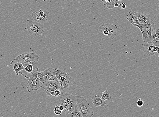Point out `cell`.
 Returning a JSON list of instances; mask_svg holds the SVG:
<instances>
[{
  "mask_svg": "<svg viewBox=\"0 0 159 117\" xmlns=\"http://www.w3.org/2000/svg\"><path fill=\"white\" fill-rule=\"evenodd\" d=\"M117 27L110 23H103L98 28L99 37L106 40H110L117 35Z\"/></svg>",
  "mask_w": 159,
  "mask_h": 117,
  "instance_id": "6da1fadb",
  "label": "cell"
},
{
  "mask_svg": "<svg viewBox=\"0 0 159 117\" xmlns=\"http://www.w3.org/2000/svg\"><path fill=\"white\" fill-rule=\"evenodd\" d=\"M76 101L77 107L82 117H92L94 115L93 109L84 97L74 95Z\"/></svg>",
  "mask_w": 159,
  "mask_h": 117,
  "instance_id": "7a4b0ae2",
  "label": "cell"
},
{
  "mask_svg": "<svg viewBox=\"0 0 159 117\" xmlns=\"http://www.w3.org/2000/svg\"><path fill=\"white\" fill-rule=\"evenodd\" d=\"M15 58L18 62L22 64L24 67L30 64L36 65L39 60L38 55L33 52L23 53L18 55Z\"/></svg>",
  "mask_w": 159,
  "mask_h": 117,
  "instance_id": "3957f363",
  "label": "cell"
},
{
  "mask_svg": "<svg viewBox=\"0 0 159 117\" xmlns=\"http://www.w3.org/2000/svg\"><path fill=\"white\" fill-rule=\"evenodd\" d=\"M25 29L28 31L30 34L35 36L41 35L46 30V27L41 23L29 20L27 21Z\"/></svg>",
  "mask_w": 159,
  "mask_h": 117,
  "instance_id": "277c9868",
  "label": "cell"
},
{
  "mask_svg": "<svg viewBox=\"0 0 159 117\" xmlns=\"http://www.w3.org/2000/svg\"><path fill=\"white\" fill-rule=\"evenodd\" d=\"M42 87L44 89L45 93L48 96H50L52 91L60 89V84L59 81H47L42 83Z\"/></svg>",
  "mask_w": 159,
  "mask_h": 117,
  "instance_id": "5b68a950",
  "label": "cell"
},
{
  "mask_svg": "<svg viewBox=\"0 0 159 117\" xmlns=\"http://www.w3.org/2000/svg\"><path fill=\"white\" fill-rule=\"evenodd\" d=\"M55 74L59 82H70L74 79L67 71L61 67L58 69H55Z\"/></svg>",
  "mask_w": 159,
  "mask_h": 117,
  "instance_id": "8992f818",
  "label": "cell"
},
{
  "mask_svg": "<svg viewBox=\"0 0 159 117\" xmlns=\"http://www.w3.org/2000/svg\"><path fill=\"white\" fill-rule=\"evenodd\" d=\"M49 13L45 10H40L39 11H34L32 14L33 19L37 22L43 23L49 19Z\"/></svg>",
  "mask_w": 159,
  "mask_h": 117,
  "instance_id": "52a82bcc",
  "label": "cell"
},
{
  "mask_svg": "<svg viewBox=\"0 0 159 117\" xmlns=\"http://www.w3.org/2000/svg\"><path fill=\"white\" fill-rule=\"evenodd\" d=\"M42 83L31 76L27 83V91L29 93L33 91L38 90L42 87Z\"/></svg>",
  "mask_w": 159,
  "mask_h": 117,
  "instance_id": "ba28073f",
  "label": "cell"
},
{
  "mask_svg": "<svg viewBox=\"0 0 159 117\" xmlns=\"http://www.w3.org/2000/svg\"><path fill=\"white\" fill-rule=\"evenodd\" d=\"M42 72L43 75V82L47 81H58L55 74V69L50 67Z\"/></svg>",
  "mask_w": 159,
  "mask_h": 117,
  "instance_id": "9c48e42d",
  "label": "cell"
},
{
  "mask_svg": "<svg viewBox=\"0 0 159 117\" xmlns=\"http://www.w3.org/2000/svg\"><path fill=\"white\" fill-rule=\"evenodd\" d=\"M135 27H138L141 30L143 36L142 39L144 43L151 42V38L149 36L146 28L145 23L140 24H132Z\"/></svg>",
  "mask_w": 159,
  "mask_h": 117,
  "instance_id": "30bf717a",
  "label": "cell"
},
{
  "mask_svg": "<svg viewBox=\"0 0 159 117\" xmlns=\"http://www.w3.org/2000/svg\"><path fill=\"white\" fill-rule=\"evenodd\" d=\"M137 17L140 24L145 23L146 21L151 19L150 15L145 13H138L135 11H131Z\"/></svg>",
  "mask_w": 159,
  "mask_h": 117,
  "instance_id": "8fae6325",
  "label": "cell"
},
{
  "mask_svg": "<svg viewBox=\"0 0 159 117\" xmlns=\"http://www.w3.org/2000/svg\"><path fill=\"white\" fill-rule=\"evenodd\" d=\"M76 106V101L73 95V97L70 98L64 107L63 111L65 114L70 113L74 109Z\"/></svg>",
  "mask_w": 159,
  "mask_h": 117,
  "instance_id": "7c38bea8",
  "label": "cell"
},
{
  "mask_svg": "<svg viewBox=\"0 0 159 117\" xmlns=\"http://www.w3.org/2000/svg\"><path fill=\"white\" fill-rule=\"evenodd\" d=\"M155 46L152 42L144 43L143 44V50L146 54L149 56L155 55L154 48Z\"/></svg>",
  "mask_w": 159,
  "mask_h": 117,
  "instance_id": "4fadbf2b",
  "label": "cell"
},
{
  "mask_svg": "<svg viewBox=\"0 0 159 117\" xmlns=\"http://www.w3.org/2000/svg\"><path fill=\"white\" fill-rule=\"evenodd\" d=\"M34 66L32 64H29L26 67H24L23 69L20 72L22 76L26 78H28L32 76V74Z\"/></svg>",
  "mask_w": 159,
  "mask_h": 117,
  "instance_id": "5bb4252c",
  "label": "cell"
},
{
  "mask_svg": "<svg viewBox=\"0 0 159 117\" xmlns=\"http://www.w3.org/2000/svg\"><path fill=\"white\" fill-rule=\"evenodd\" d=\"M92 103L95 107L103 106L105 108H107L108 107L107 104L105 101L103 100L101 98L97 95H96L92 98Z\"/></svg>",
  "mask_w": 159,
  "mask_h": 117,
  "instance_id": "9a60e30c",
  "label": "cell"
},
{
  "mask_svg": "<svg viewBox=\"0 0 159 117\" xmlns=\"http://www.w3.org/2000/svg\"><path fill=\"white\" fill-rule=\"evenodd\" d=\"M10 64V65L13 67V69L16 75L17 76L19 75L20 72L22 70L24 67L23 64L18 62L15 58L11 61Z\"/></svg>",
  "mask_w": 159,
  "mask_h": 117,
  "instance_id": "2e32d148",
  "label": "cell"
},
{
  "mask_svg": "<svg viewBox=\"0 0 159 117\" xmlns=\"http://www.w3.org/2000/svg\"><path fill=\"white\" fill-rule=\"evenodd\" d=\"M60 88L59 90L61 92V95L67 93L68 89L71 87L76 84L74 80L70 82H60Z\"/></svg>",
  "mask_w": 159,
  "mask_h": 117,
  "instance_id": "e0dca14e",
  "label": "cell"
},
{
  "mask_svg": "<svg viewBox=\"0 0 159 117\" xmlns=\"http://www.w3.org/2000/svg\"><path fill=\"white\" fill-rule=\"evenodd\" d=\"M73 96V95L67 93L62 94L60 95V98H59V102L61 105L65 107L68 102L69 101Z\"/></svg>",
  "mask_w": 159,
  "mask_h": 117,
  "instance_id": "ac0fdd59",
  "label": "cell"
},
{
  "mask_svg": "<svg viewBox=\"0 0 159 117\" xmlns=\"http://www.w3.org/2000/svg\"><path fill=\"white\" fill-rule=\"evenodd\" d=\"M145 24L146 30L149 36L151 38L152 33L154 30L155 24L153 20L151 19L146 21Z\"/></svg>",
  "mask_w": 159,
  "mask_h": 117,
  "instance_id": "d6986e66",
  "label": "cell"
},
{
  "mask_svg": "<svg viewBox=\"0 0 159 117\" xmlns=\"http://www.w3.org/2000/svg\"><path fill=\"white\" fill-rule=\"evenodd\" d=\"M32 76L34 77L42 83L43 82V75L42 72H40L38 67H35L34 68Z\"/></svg>",
  "mask_w": 159,
  "mask_h": 117,
  "instance_id": "ffe728a7",
  "label": "cell"
},
{
  "mask_svg": "<svg viewBox=\"0 0 159 117\" xmlns=\"http://www.w3.org/2000/svg\"><path fill=\"white\" fill-rule=\"evenodd\" d=\"M127 19L131 24H140L137 17L132 13L131 11L129 12L127 14Z\"/></svg>",
  "mask_w": 159,
  "mask_h": 117,
  "instance_id": "44dd1931",
  "label": "cell"
},
{
  "mask_svg": "<svg viewBox=\"0 0 159 117\" xmlns=\"http://www.w3.org/2000/svg\"><path fill=\"white\" fill-rule=\"evenodd\" d=\"M66 116L67 117H82L81 112L77 108V106L70 113L67 114Z\"/></svg>",
  "mask_w": 159,
  "mask_h": 117,
  "instance_id": "7402d4cb",
  "label": "cell"
},
{
  "mask_svg": "<svg viewBox=\"0 0 159 117\" xmlns=\"http://www.w3.org/2000/svg\"><path fill=\"white\" fill-rule=\"evenodd\" d=\"M104 4L107 6L109 9H112L114 7L115 2L112 0H101Z\"/></svg>",
  "mask_w": 159,
  "mask_h": 117,
  "instance_id": "603a6c76",
  "label": "cell"
},
{
  "mask_svg": "<svg viewBox=\"0 0 159 117\" xmlns=\"http://www.w3.org/2000/svg\"><path fill=\"white\" fill-rule=\"evenodd\" d=\"M101 98L104 101L107 100H110L111 97L110 92L107 90H105L102 93Z\"/></svg>",
  "mask_w": 159,
  "mask_h": 117,
  "instance_id": "cb8c5ba5",
  "label": "cell"
},
{
  "mask_svg": "<svg viewBox=\"0 0 159 117\" xmlns=\"http://www.w3.org/2000/svg\"><path fill=\"white\" fill-rule=\"evenodd\" d=\"M151 41L155 46L159 47V38L151 36Z\"/></svg>",
  "mask_w": 159,
  "mask_h": 117,
  "instance_id": "d4e9b609",
  "label": "cell"
},
{
  "mask_svg": "<svg viewBox=\"0 0 159 117\" xmlns=\"http://www.w3.org/2000/svg\"><path fill=\"white\" fill-rule=\"evenodd\" d=\"M55 115H61L62 111L59 109V106H57L55 107L54 110Z\"/></svg>",
  "mask_w": 159,
  "mask_h": 117,
  "instance_id": "484cf974",
  "label": "cell"
},
{
  "mask_svg": "<svg viewBox=\"0 0 159 117\" xmlns=\"http://www.w3.org/2000/svg\"><path fill=\"white\" fill-rule=\"evenodd\" d=\"M144 101L141 99V98H139V99L137 102L136 105L139 107H141L144 105Z\"/></svg>",
  "mask_w": 159,
  "mask_h": 117,
  "instance_id": "4316f807",
  "label": "cell"
},
{
  "mask_svg": "<svg viewBox=\"0 0 159 117\" xmlns=\"http://www.w3.org/2000/svg\"><path fill=\"white\" fill-rule=\"evenodd\" d=\"M151 36H153L159 38V28H157L154 30Z\"/></svg>",
  "mask_w": 159,
  "mask_h": 117,
  "instance_id": "83f0119b",
  "label": "cell"
},
{
  "mask_svg": "<svg viewBox=\"0 0 159 117\" xmlns=\"http://www.w3.org/2000/svg\"><path fill=\"white\" fill-rule=\"evenodd\" d=\"M54 97H60L61 95V92L59 89H57L54 91Z\"/></svg>",
  "mask_w": 159,
  "mask_h": 117,
  "instance_id": "f1b7e54d",
  "label": "cell"
},
{
  "mask_svg": "<svg viewBox=\"0 0 159 117\" xmlns=\"http://www.w3.org/2000/svg\"><path fill=\"white\" fill-rule=\"evenodd\" d=\"M119 7L121 9H125L126 8V3H121L119 5Z\"/></svg>",
  "mask_w": 159,
  "mask_h": 117,
  "instance_id": "f546056e",
  "label": "cell"
},
{
  "mask_svg": "<svg viewBox=\"0 0 159 117\" xmlns=\"http://www.w3.org/2000/svg\"><path fill=\"white\" fill-rule=\"evenodd\" d=\"M155 52H157L158 54V57H159V47L155 46L154 48Z\"/></svg>",
  "mask_w": 159,
  "mask_h": 117,
  "instance_id": "4dcf8cb0",
  "label": "cell"
},
{
  "mask_svg": "<svg viewBox=\"0 0 159 117\" xmlns=\"http://www.w3.org/2000/svg\"><path fill=\"white\" fill-rule=\"evenodd\" d=\"M59 109L62 111H63L64 109V107L62 105H61L60 106H59Z\"/></svg>",
  "mask_w": 159,
  "mask_h": 117,
  "instance_id": "1f68e13d",
  "label": "cell"
},
{
  "mask_svg": "<svg viewBox=\"0 0 159 117\" xmlns=\"http://www.w3.org/2000/svg\"><path fill=\"white\" fill-rule=\"evenodd\" d=\"M55 93L54 91H52L51 92L50 94V97H54Z\"/></svg>",
  "mask_w": 159,
  "mask_h": 117,
  "instance_id": "d6a6232c",
  "label": "cell"
},
{
  "mask_svg": "<svg viewBox=\"0 0 159 117\" xmlns=\"http://www.w3.org/2000/svg\"><path fill=\"white\" fill-rule=\"evenodd\" d=\"M119 4L117 2L115 3L114 4V7H117L119 6Z\"/></svg>",
  "mask_w": 159,
  "mask_h": 117,
  "instance_id": "836d02e7",
  "label": "cell"
},
{
  "mask_svg": "<svg viewBox=\"0 0 159 117\" xmlns=\"http://www.w3.org/2000/svg\"><path fill=\"white\" fill-rule=\"evenodd\" d=\"M121 1V0H116V2H120V1Z\"/></svg>",
  "mask_w": 159,
  "mask_h": 117,
  "instance_id": "e575fe53",
  "label": "cell"
},
{
  "mask_svg": "<svg viewBox=\"0 0 159 117\" xmlns=\"http://www.w3.org/2000/svg\"><path fill=\"white\" fill-rule=\"evenodd\" d=\"M112 1H113L114 2H116V0H112Z\"/></svg>",
  "mask_w": 159,
  "mask_h": 117,
  "instance_id": "d590c367",
  "label": "cell"
},
{
  "mask_svg": "<svg viewBox=\"0 0 159 117\" xmlns=\"http://www.w3.org/2000/svg\"><path fill=\"white\" fill-rule=\"evenodd\" d=\"M43 1H47V0H43Z\"/></svg>",
  "mask_w": 159,
  "mask_h": 117,
  "instance_id": "8d00e7d4",
  "label": "cell"
}]
</instances>
